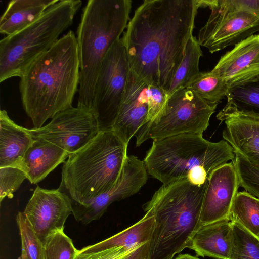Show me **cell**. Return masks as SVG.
<instances>
[{"label":"cell","mask_w":259,"mask_h":259,"mask_svg":"<svg viewBox=\"0 0 259 259\" xmlns=\"http://www.w3.org/2000/svg\"><path fill=\"white\" fill-rule=\"evenodd\" d=\"M199 8L197 0H145L121 38L131 69L168 92Z\"/></svg>","instance_id":"1"},{"label":"cell","mask_w":259,"mask_h":259,"mask_svg":"<svg viewBox=\"0 0 259 259\" xmlns=\"http://www.w3.org/2000/svg\"><path fill=\"white\" fill-rule=\"evenodd\" d=\"M80 66L76 36L72 30L36 58L20 77L23 107L34 128L72 107L78 91Z\"/></svg>","instance_id":"2"},{"label":"cell","mask_w":259,"mask_h":259,"mask_svg":"<svg viewBox=\"0 0 259 259\" xmlns=\"http://www.w3.org/2000/svg\"><path fill=\"white\" fill-rule=\"evenodd\" d=\"M206 183L201 186L187 178L163 184L143 206L152 209L154 224L148 259H174L187 248L202 226L201 215Z\"/></svg>","instance_id":"3"},{"label":"cell","mask_w":259,"mask_h":259,"mask_svg":"<svg viewBox=\"0 0 259 259\" xmlns=\"http://www.w3.org/2000/svg\"><path fill=\"white\" fill-rule=\"evenodd\" d=\"M131 0H89L77 31L80 66L77 107L91 111L103 59L130 21Z\"/></svg>","instance_id":"4"},{"label":"cell","mask_w":259,"mask_h":259,"mask_svg":"<svg viewBox=\"0 0 259 259\" xmlns=\"http://www.w3.org/2000/svg\"><path fill=\"white\" fill-rule=\"evenodd\" d=\"M127 145L112 130L100 131L64 162L58 188L83 204L112 188L127 156Z\"/></svg>","instance_id":"5"},{"label":"cell","mask_w":259,"mask_h":259,"mask_svg":"<svg viewBox=\"0 0 259 259\" xmlns=\"http://www.w3.org/2000/svg\"><path fill=\"white\" fill-rule=\"evenodd\" d=\"M202 135L186 133L153 140L143 160L148 174L167 184L187 178L197 168L210 174L234 159V150L226 141L211 142Z\"/></svg>","instance_id":"6"},{"label":"cell","mask_w":259,"mask_h":259,"mask_svg":"<svg viewBox=\"0 0 259 259\" xmlns=\"http://www.w3.org/2000/svg\"><path fill=\"white\" fill-rule=\"evenodd\" d=\"M80 0H58L36 21L0 41V82L20 77L36 58L49 50L73 23Z\"/></svg>","instance_id":"7"},{"label":"cell","mask_w":259,"mask_h":259,"mask_svg":"<svg viewBox=\"0 0 259 259\" xmlns=\"http://www.w3.org/2000/svg\"><path fill=\"white\" fill-rule=\"evenodd\" d=\"M218 105L210 104L188 89L169 95L163 109L152 121L138 131L136 145L182 134L203 135Z\"/></svg>","instance_id":"8"},{"label":"cell","mask_w":259,"mask_h":259,"mask_svg":"<svg viewBox=\"0 0 259 259\" xmlns=\"http://www.w3.org/2000/svg\"><path fill=\"white\" fill-rule=\"evenodd\" d=\"M131 68L121 38L107 52L96 80L91 111L100 131L112 130L125 90Z\"/></svg>","instance_id":"9"},{"label":"cell","mask_w":259,"mask_h":259,"mask_svg":"<svg viewBox=\"0 0 259 259\" xmlns=\"http://www.w3.org/2000/svg\"><path fill=\"white\" fill-rule=\"evenodd\" d=\"M199 8L208 7L209 17L199 30L201 46L211 53L236 45L259 31V18L227 6L224 0H198Z\"/></svg>","instance_id":"10"},{"label":"cell","mask_w":259,"mask_h":259,"mask_svg":"<svg viewBox=\"0 0 259 259\" xmlns=\"http://www.w3.org/2000/svg\"><path fill=\"white\" fill-rule=\"evenodd\" d=\"M28 131L33 139L46 140L70 154L86 146L100 132L95 115L77 106L58 113L39 128Z\"/></svg>","instance_id":"11"},{"label":"cell","mask_w":259,"mask_h":259,"mask_svg":"<svg viewBox=\"0 0 259 259\" xmlns=\"http://www.w3.org/2000/svg\"><path fill=\"white\" fill-rule=\"evenodd\" d=\"M147 174L143 160L127 156L119 180L112 188L83 204L71 200L72 213L76 221L86 225L99 219L111 203L138 192L147 182Z\"/></svg>","instance_id":"12"},{"label":"cell","mask_w":259,"mask_h":259,"mask_svg":"<svg viewBox=\"0 0 259 259\" xmlns=\"http://www.w3.org/2000/svg\"><path fill=\"white\" fill-rule=\"evenodd\" d=\"M23 212L44 244L49 236L64 230L66 219L72 213V201L58 189L37 186Z\"/></svg>","instance_id":"13"},{"label":"cell","mask_w":259,"mask_h":259,"mask_svg":"<svg viewBox=\"0 0 259 259\" xmlns=\"http://www.w3.org/2000/svg\"><path fill=\"white\" fill-rule=\"evenodd\" d=\"M239 182L234 164L226 163L209 176L204 194L201 215L202 225L230 218Z\"/></svg>","instance_id":"14"},{"label":"cell","mask_w":259,"mask_h":259,"mask_svg":"<svg viewBox=\"0 0 259 259\" xmlns=\"http://www.w3.org/2000/svg\"><path fill=\"white\" fill-rule=\"evenodd\" d=\"M149 84L132 70L129 72L125 90L112 130L127 145L147 121Z\"/></svg>","instance_id":"15"},{"label":"cell","mask_w":259,"mask_h":259,"mask_svg":"<svg viewBox=\"0 0 259 259\" xmlns=\"http://www.w3.org/2000/svg\"><path fill=\"white\" fill-rule=\"evenodd\" d=\"M227 102L217 115L223 121L232 116H244L259 120V71L228 83Z\"/></svg>","instance_id":"16"},{"label":"cell","mask_w":259,"mask_h":259,"mask_svg":"<svg viewBox=\"0 0 259 259\" xmlns=\"http://www.w3.org/2000/svg\"><path fill=\"white\" fill-rule=\"evenodd\" d=\"M259 71V34L252 35L223 55L211 71L229 83Z\"/></svg>","instance_id":"17"},{"label":"cell","mask_w":259,"mask_h":259,"mask_svg":"<svg viewBox=\"0 0 259 259\" xmlns=\"http://www.w3.org/2000/svg\"><path fill=\"white\" fill-rule=\"evenodd\" d=\"M233 225L230 218L203 225L187 248L203 257L230 259L233 242Z\"/></svg>","instance_id":"18"},{"label":"cell","mask_w":259,"mask_h":259,"mask_svg":"<svg viewBox=\"0 0 259 259\" xmlns=\"http://www.w3.org/2000/svg\"><path fill=\"white\" fill-rule=\"evenodd\" d=\"M70 154L43 139H34L25 153L20 168L31 184L42 181L60 164L65 162Z\"/></svg>","instance_id":"19"},{"label":"cell","mask_w":259,"mask_h":259,"mask_svg":"<svg viewBox=\"0 0 259 259\" xmlns=\"http://www.w3.org/2000/svg\"><path fill=\"white\" fill-rule=\"evenodd\" d=\"M224 121L223 138L234 153L259 165V120L238 116L229 117Z\"/></svg>","instance_id":"20"},{"label":"cell","mask_w":259,"mask_h":259,"mask_svg":"<svg viewBox=\"0 0 259 259\" xmlns=\"http://www.w3.org/2000/svg\"><path fill=\"white\" fill-rule=\"evenodd\" d=\"M34 139L28 128L15 123L6 111L0 112V167L20 168L22 160Z\"/></svg>","instance_id":"21"},{"label":"cell","mask_w":259,"mask_h":259,"mask_svg":"<svg viewBox=\"0 0 259 259\" xmlns=\"http://www.w3.org/2000/svg\"><path fill=\"white\" fill-rule=\"evenodd\" d=\"M58 0H12L1 17L0 33L12 35L36 21Z\"/></svg>","instance_id":"22"},{"label":"cell","mask_w":259,"mask_h":259,"mask_svg":"<svg viewBox=\"0 0 259 259\" xmlns=\"http://www.w3.org/2000/svg\"><path fill=\"white\" fill-rule=\"evenodd\" d=\"M145 212L144 216L134 225L102 241L78 250L77 253H93L116 247L130 249L150 242L154 215L152 209Z\"/></svg>","instance_id":"23"},{"label":"cell","mask_w":259,"mask_h":259,"mask_svg":"<svg viewBox=\"0 0 259 259\" xmlns=\"http://www.w3.org/2000/svg\"><path fill=\"white\" fill-rule=\"evenodd\" d=\"M200 46L198 40L192 35L188 40L183 59L168 90L169 95L180 89L187 88L201 72L199 63L203 52Z\"/></svg>","instance_id":"24"},{"label":"cell","mask_w":259,"mask_h":259,"mask_svg":"<svg viewBox=\"0 0 259 259\" xmlns=\"http://www.w3.org/2000/svg\"><path fill=\"white\" fill-rule=\"evenodd\" d=\"M230 218L259 237V199L246 191L238 192Z\"/></svg>","instance_id":"25"},{"label":"cell","mask_w":259,"mask_h":259,"mask_svg":"<svg viewBox=\"0 0 259 259\" xmlns=\"http://www.w3.org/2000/svg\"><path fill=\"white\" fill-rule=\"evenodd\" d=\"M207 102L218 105L226 97L228 84L226 81L211 71L200 72L187 88Z\"/></svg>","instance_id":"26"},{"label":"cell","mask_w":259,"mask_h":259,"mask_svg":"<svg viewBox=\"0 0 259 259\" xmlns=\"http://www.w3.org/2000/svg\"><path fill=\"white\" fill-rule=\"evenodd\" d=\"M16 222L22 245V252L19 259H44V244L24 212H18Z\"/></svg>","instance_id":"27"},{"label":"cell","mask_w":259,"mask_h":259,"mask_svg":"<svg viewBox=\"0 0 259 259\" xmlns=\"http://www.w3.org/2000/svg\"><path fill=\"white\" fill-rule=\"evenodd\" d=\"M233 242L230 259H259V237L233 221Z\"/></svg>","instance_id":"28"},{"label":"cell","mask_w":259,"mask_h":259,"mask_svg":"<svg viewBox=\"0 0 259 259\" xmlns=\"http://www.w3.org/2000/svg\"><path fill=\"white\" fill-rule=\"evenodd\" d=\"M44 259H74L78 252L64 230L49 236L44 243Z\"/></svg>","instance_id":"29"},{"label":"cell","mask_w":259,"mask_h":259,"mask_svg":"<svg viewBox=\"0 0 259 259\" xmlns=\"http://www.w3.org/2000/svg\"><path fill=\"white\" fill-rule=\"evenodd\" d=\"M235 155L232 161L238 174L240 186L259 199V165L250 163L239 154Z\"/></svg>","instance_id":"30"},{"label":"cell","mask_w":259,"mask_h":259,"mask_svg":"<svg viewBox=\"0 0 259 259\" xmlns=\"http://www.w3.org/2000/svg\"><path fill=\"white\" fill-rule=\"evenodd\" d=\"M150 242L127 249L116 247L101 251L78 253L74 259H148Z\"/></svg>","instance_id":"31"},{"label":"cell","mask_w":259,"mask_h":259,"mask_svg":"<svg viewBox=\"0 0 259 259\" xmlns=\"http://www.w3.org/2000/svg\"><path fill=\"white\" fill-rule=\"evenodd\" d=\"M25 172L15 167H0V202L7 197L12 198L13 193L17 190L25 179Z\"/></svg>","instance_id":"32"},{"label":"cell","mask_w":259,"mask_h":259,"mask_svg":"<svg viewBox=\"0 0 259 259\" xmlns=\"http://www.w3.org/2000/svg\"><path fill=\"white\" fill-rule=\"evenodd\" d=\"M148 93L149 111L146 123L152 121L160 113L169 96L163 88L149 84Z\"/></svg>","instance_id":"33"},{"label":"cell","mask_w":259,"mask_h":259,"mask_svg":"<svg viewBox=\"0 0 259 259\" xmlns=\"http://www.w3.org/2000/svg\"><path fill=\"white\" fill-rule=\"evenodd\" d=\"M230 7L248 12L259 18V0H224Z\"/></svg>","instance_id":"34"},{"label":"cell","mask_w":259,"mask_h":259,"mask_svg":"<svg viewBox=\"0 0 259 259\" xmlns=\"http://www.w3.org/2000/svg\"><path fill=\"white\" fill-rule=\"evenodd\" d=\"M174 259H200L197 256H192L189 254H183L178 255Z\"/></svg>","instance_id":"35"}]
</instances>
